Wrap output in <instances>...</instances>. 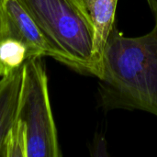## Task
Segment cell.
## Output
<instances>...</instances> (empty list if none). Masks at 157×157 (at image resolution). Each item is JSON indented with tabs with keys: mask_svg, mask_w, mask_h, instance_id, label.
Segmentation results:
<instances>
[{
	"mask_svg": "<svg viewBox=\"0 0 157 157\" xmlns=\"http://www.w3.org/2000/svg\"><path fill=\"white\" fill-rule=\"evenodd\" d=\"M1 37L14 38L24 43L29 59L52 57V50L46 39L18 0H0Z\"/></svg>",
	"mask_w": 157,
	"mask_h": 157,
	"instance_id": "cell-4",
	"label": "cell"
},
{
	"mask_svg": "<svg viewBox=\"0 0 157 157\" xmlns=\"http://www.w3.org/2000/svg\"><path fill=\"white\" fill-rule=\"evenodd\" d=\"M16 120L26 132L27 157L62 156L41 57L30 58L22 66Z\"/></svg>",
	"mask_w": 157,
	"mask_h": 157,
	"instance_id": "cell-3",
	"label": "cell"
},
{
	"mask_svg": "<svg viewBox=\"0 0 157 157\" xmlns=\"http://www.w3.org/2000/svg\"><path fill=\"white\" fill-rule=\"evenodd\" d=\"M31 16L52 57L72 70L101 78L95 55V29L81 0H18Z\"/></svg>",
	"mask_w": 157,
	"mask_h": 157,
	"instance_id": "cell-2",
	"label": "cell"
},
{
	"mask_svg": "<svg viewBox=\"0 0 157 157\" xmlns=\"http://www.w3.org/2000/svg\"><path fill=\"white\" fill-rule=\"evenodd\" d=\"M22 79V67L0 78V157H3L6 136L17 111Z\"/></svg>",
	"mask_w": 157,
	"mask_h": 157,
	"instance_id": "cell-6",
	"label": "cell"
},
{
	"mask_svg": "<svg viewBox=\"0 0 157 157\" xmlns=\"http://www.w3.org/2000/svg\"><path fill=\"white\" fill-rule=\"evenodd\" d=\"M3 157H27L26 132L23 125L17 120H15L6 136Z\"/></svg>",
	"mask_w": 157,
	"mask_h": 157,
	"instance_id": "cell-8",
	"label": "cell"
},
{
	"mask_svg": "<svg viewBox=\"0 0 157 157\" xmlns=\"http://www.w3.org/2000/svg\"><path fill=\"white\" fill-rule=\"evenodd\" d=\"M29 59L24 43L10 37L0 38V78L18 70Z\"/></svg>",
	"mask_w": 157,
	"mask_h": 157,
	"instance_id": "cell-7",
	"label": "cell"
},
{
	"mask_svg": "<svg viewBox=\"0 0 157 157\" xmlns=\"http://www.w3.org/2000/svg\"><path fill=\"white\" fill-rule=\"evenodd\" d=\"M155 26L145 35L125 37L114 25L103 52L98 79V107L142 110L157 117V12Z\"/></svg>",
	"mask_w": 157,
	"mask_h": 157,
	"instance_id": "cell-1",
	"label": "cell"
},
{
	"mask_svg": "<svg viewBox=\"0 0 157 157\" xmlns=\"http://www.w3.org/2000/svg\"><path fill=\"white\" fill-rule=\"evenodd\" d=\"M151 11L155 14L157 12V0H146Z\"/></svg>",
	"mask_w": 157,
	"mask_h": 157,
	"instance_id": "cell-9",
	"label": "cell"
},
{
	"mask_svg": "<svg viewBox=\"0 0 157 157\" xmlns=\"http://www.w3.org/2000/svg\"><path fill=\"white\" fill-rule=\"evenodd\" d=\"M95 29V55L103 71V52L107 40L115 25L118 0H81Z\"/></svg>",
	"mask_w": 157,
	"mask_h": 157,
	"instance_id": "cell-5",
	"label": "cell"
}]
</instances>
